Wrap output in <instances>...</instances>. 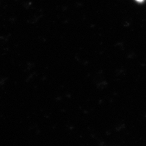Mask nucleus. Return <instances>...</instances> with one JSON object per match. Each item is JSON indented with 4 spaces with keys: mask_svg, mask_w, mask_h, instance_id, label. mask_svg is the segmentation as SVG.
<instances>
[{
    "mask_svg": "<svg viewBox=\"0 0 146 146\" xmlns=\"http://www.w3.org/2000/svg\"><path fill=\"white\" fill-rule=\"evenodd\" d=\"M136 1H140V2H141V1H143L144 0H136Z\"/></svg>",
    "mask_w": 146,
    "mask_h": 146,
    "instance_id": "nucleus-1",
    "label": "nucleus"
}]
</instances>
